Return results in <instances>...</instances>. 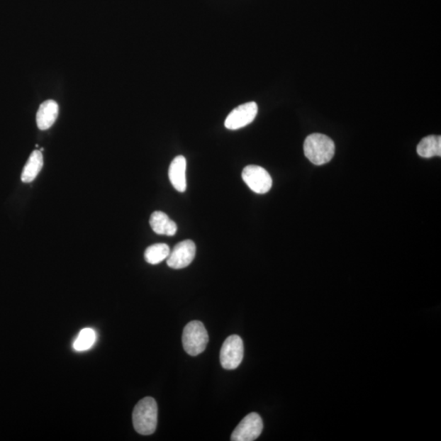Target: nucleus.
Segmentation results:
<instances>
[{
	"instance_id": "obj_1",
	"label": "nucleus",
	"mask_w": 441,
	"mask_h": 441,
	"mask_svg": "<svg viewBox=\"0 0 441 441\" xmlns=\"http://www.w3.org/2000/svg\"><path fill=\"white\" fill-rule=\"evenodd\" d=\"M158 407L152 397H145L134 408L133 423L134 429L143 435H152L157 427Z\"/></svg>"
},
{
	"instance_id": "obj_2",
	"label": "nucleus",
	"mask_w": 441,
	"mask_h": 441,
	"mask_svg": "<svg viewBox=\"0 0 441 441\" xmlns=\"http://www.w3.org/2000/svg\"><path fill=\"white\" fill-rule=\"evenodd\" d=\"M303 148L306 157L316 165L329 163L335 153V143L320 133L311 134L306 138Z\"/></svg>"
},
{
	"instance_id": "obj_3",
	"label": "nucleus",
	"mask_w": 441,
	"mask_h": 441,
	"mask_svg": "<svg viewBox=\"0 0 441 441\" xmlns=\"http://www.w3.org/2000/svg\"><path fill=\"white\" fill-rule=\"evenodd\" d=\"M208 342V332L202 322L193 320L184 328L182 344L187 354L198 356L206 351Z\"/></svg>"
},
{
	"instance_id": "obj_4",
	"label": "nucleus",
	"mask_w": 441,
	"mask_h": 441,
	"mask_svg": "<svg viewBox=\"0 0 441 441\" xmlns=\"http://www.w3.org/2000/svg\"><path fill=\"white\" fill-rule=\"evenodd\" d=\"M244 342L238 335H231L225 340L220 351V362L225 369L238 368L244 358Z\"/></svg>"
},
{
	"instance_id": "obj_5",
	"label": "nucleus",
	"mask_w": 441,
	"mask_h": 441,
	"mask_svg": "<svg viewBox=\"0 0 441 441\" xmlns=\"http://www.w3.org/2000/svg\"><path fill=\"white\" fill-rule=\"evenodd\" d=\"M242 179L252 191L261 195L267 193L272 186L271 175L260 166H246L242 172Z\"/></svg>"
},
{
	"instance_id": "obj_6",
	"label": "nucleus",
	"mask_w": 441,
	"mask_h": 441,
	"mask_svg": "<svg viewBox=\"0 0 441 441\" xmlns=\"http://www.w3.org/2000/svg\"><path fill=\"white\" fill-rule=\"evenodd\" d=\"M263 422L259 414L251 413L242 420L231 434L233 441H254L260 437Z\"/></svg>"
},
{
	"instance_id": "obj_7",
	"label": "nucleus",
	"mask_w": 441,
	"mask_h": 441,
	"mask_svg": "<svg viewBox=\"0 0 441 441\" xmlns=\"http://www.w3.org/2000/svg\"><path fill=\"white\" fill-rule=\"evenodd\" d=\"M257 111L258 107L255 101L242 104L230 113L225 121V127L230 130H238L249 125L255 120Z\"/></svg>"
},
{
	"instance_id": "obj_8",
	"label": "nucleus",
	"mask_w": 441,
	"mask_h": 441,
	"mask_svg": "<svg viewBox=\"0 0 441 441\" xmlns=\"http://www.w3.org/2000/svg\"><path fill=\"white\" fill-rule=\"evenodd\" d=\"M196 247L191 240H186L175 245L167 258V265L173 269H182L191 264L196 257Z\"/></svg>"
},
{
	"instance_id": "obj_9",
	"label": "nucleus",
	"mask_w": 441,
	"mask_h": 441,
	"mask_svg": "<svg viewBox=\"0 0 441 441\" xmlns=\"http://www.w3.org/2000/svg\"><path fill=\"white\" fill-rule=\"evenodd\" d=\"M186 160L182 155H179L172 161L169 177L171 184L177 191L185 192L186 190Z\"/></svg>"
},
{
	"instance_id": "obj_10",
	"label": "nucleus",
	"mask_w": 441,
	"mask_h": 441,
	"mask_svg": "<svg viewBox=\"0 0 441 441\" xmlns=\"http://www.w3.org/2000/svg\"><path fill=\"white\" fill-rule=\"evenodd\" d=\"M59 106L57 101L48 100L40 106L36 115L38 128L40 130L50 128L57 119Z\"/></svg>"
},
{
	"instance_id": "obj_11",
	"label": "nucleus",
	"mask_w": 441,
	"mask_h": 441,
	"mask_svg": "<svg viewBox=\"0 0 441 441\" xmlns=\"http://www.w3.org/2000/svg\"><path fill=\"white\" fill-rule=\"evenodd\" d=\"M150 225L154 233L158 235L173 236L177 233V225L174 220L161 211H155L152 214Z\"/></svg>"
},
{
	"instance_id": "obj_12",
	"label": "nucleus",
	"mask_w": 441,
	"mask_h": 441,
	"mask_svg": "<svg viewBox=\"0 0 441 441\" xmlns=\"http://www.w3.org/2000/svg\"><path fill=\"white\" fill-rule=\"evenodd\" d=\"M43 166H44V157L40 150H35L31 153L24 167L23 174H21V181L25 184L33 182L40 173Z\"/></svg>"
},
{
	"instance_id": "obj_13",
	"label": "nucleus",
	"mask_w": 441,
	"mask_h": 441,
	"mask_svg": "<svg viewBox=\"0 0 441 441\" xmlns=\"http://www.w3.org/2000/svg\"><path fill=\"white\" fill-rule=\"evenodd\" d=\"M417 152L423 158L441 157V137L431 135L422 139L417 147Z\"/></svg>"
},
{
	"instance_id": "obj_14",
	"label": "nucleus",
	"mask_w": 441,
	"mask_h": 441,
	"mask_svg": "<svg viewBox=\"0 0 441 441\" xmlns=\"http://www.w3.org/2000/svg\"><path fill=\"white\" fill-rule=\"evenodd\" d=\"M170 248L166 244H155L150 245L145 251L144 257L147 262L152 265H157L168 258Z\"/></svg>"
},
{
	"instance_id": "obj_15",
	"label": "nucleus",
	"mask_w": 441,
	"mask_h": 441,
	"mask_svg": "<svg viewBox=\"0 0 441 441\" xmlns=\"http://www.w3.org/2000/svg\"><path fill=\"white\" fill-rule=\"evenodd\" d=\"M96 340V333L94 330L86 328L79 332L77 340H74L73 347L77 352L88 351L94 345Z\"/></svg>"
}]
</instances>
